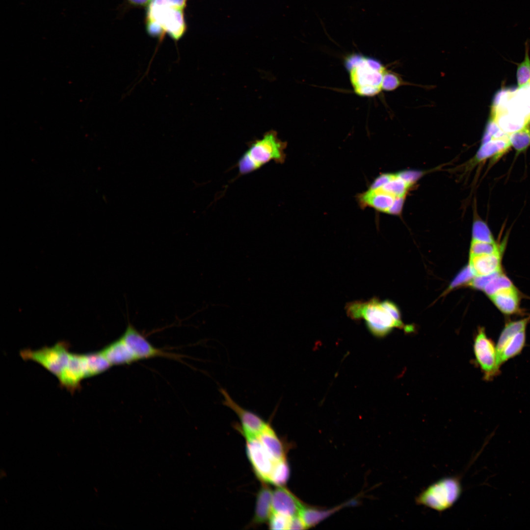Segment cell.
<instances>
[{"label": "cell", "mask_w": 530, "mask_h": 530, "mask_svg": "<svg viewBox=\"0 0 530 530\" xmlns=\"http://www.w3.org/2000/svg\"><path fill=\"white\" fill-rule=\"evenodd\" d=\"M121 337L132 351L138 361L158 357L176 359L179 358L176 354L165 352L155 347L145 337L130 323Z\"/></svg>", "instance_id": "cell-10"}, {"label": "cell", "mask_w": 530, "mask_h": 530, "mask_svg": "<svg viewBox=\"0 0 530 530\" xmlns=\"http://www.w3.org/2000/svg\"><path fill=\"white\" fill-rule=\"evenodd\" d=\"M499 251V248L495 242H488L473 240L470 248V256L491 254Z\"/></svg>", "instance_id": "cell-29"}, {"label": "cell", "mask_w": 530, "mask_h": 530, "mask_svg": "<svg viewBox=\"0 0 530 530\" xmlns=\"http://www.w3.org/2000/svg\"><path fill=\"white\" fill-rule=\"evenodd\" d=\"M523 89H524L525 93L530 99V83L523 88Z\"/></svg>", "instance_id": "cell-36"}, {"label": "cell", "mask_w": 530, "mask_h": 530, "mask_svg": "<svg viewBox=\"0 0 530 530\" xmlns=\"http://www.w3.org/2000/svg\"><path fill=\"white\" fill-rule=\"evenodd\" d=\"M247 457L256 475L263 483L269 482L275 461L265 450L258 436H244Z\"/></svg>", "instance_id": "cell-9"}, {"label": "cell", "mask_w": 530, "mask_h": 530, "mask_svg": "<svg viewBox=\"0 0 530 530\" xmlns=\"http://www.w3.org/2000/svg\"><path fill=\"white\" fill-rule=\"evenodd\" d=\"M272 491L265 484L259 490L256 499L255 509L252 524L260 525L268 521L273 512Z\"/></svg>", "instance_id": "cell-16"}, {"label": "cell", "mask_w": 530, "mask_h": 530, "mask_svg": "<svg viewBox=\"0 0 530 530\" xmlns=\"http://www.w3.org/2000/svg\"><path fill=\"white\" fill-rule=\"evenodd\" d=\"M258 437L265 450L275 462L286 458V450L283 442L269 423Z\"/></svg>", "instance_id": "cell-17"}, {"label": "cell", "mask_w": 530, "mask_h": 530, "mask_svg": "<svg viewBox=\"0 0 530 530\" xmlns=\"http://www.w3.org/2000/svg\"><path fill=\"white\" fill-rule=\"evenodd\" d=\"M462 492L460 476L447 477L425 488L416 497L415 503L417 505L443 512L455 504Z\"/></svg>", "instance_id": "cell-5"}, {"label": "cell", "mask_w": 530, "mask_h": 530, "mask_svg": "<svg viewBox=\"0 0 530 530\" xmlns=\"http://www.w3.org/2000/svg\"><path fill=\"white\" fill-rule=\"evenodd\" d=\"M273 511L290 517L298 515L304 506L290 491L283 486H278L272 491Z\"/></svg>", "instance_id": "cell-12"}, {"label": "cell", "mask_w": 530, "mask_h": 530, "mask_svg": "<svg viewBox=\"0 0 530 530\" xmlns=\"http://www.w3.org/2000/svg\"><path fill=\"white\" fill-rule=\"evenodd\" d=\"M529 46L528 42L525 43V54L523 61L517 67L516 77L519 89H521L530 83V58Z\"/></svg>", "instance_id": "cell-26"}, {"label": "cell", "mask_w": 530, "mask_h": 530, "mask_svg": "<svg viewBox=\"0 0 530 530\" xmlns=\"http://www.w3.org/2000/svg\"><path fill=\"white\" fill-rule=\"evenodd\" d=\"M476 361L484 373L486 380H490L499 373L496 348L488 338L483 328H479L474 344Z\"/></svg>", "instance_id": "cell-7"}, {"label": "cell", "mask_w": 530, "mask_h": 530, "mask_svg": "<svg viewBox=\"0 0 530 530\" xmlns=\"http://www.w3.org/2000/svg\"><path fill=\"white\" fill-rule=\"evenodd\" d=\"M352 63L349 78L354 92L362 96H373L383 87L384 68L376 60L354 54L349 58Z\"/></svg>", "instance_id": "cell-4"}, {"label": "cell", "mask_w": 530, "mask_h": 530, "mask_svg": "<svg viewBox=\"0 0 530 530\" xmlns=\"http://www.w3.org/2000/svg\"><path fill=\"white\" fill-rule=\"evenodd\" d=\"M490 298L495 305L503 313L511 314L518 310L519 296L514 287L501 290Z\"/></svg>", "instance_id": "cell-19"}, {"label": "cell", "mask_w": 530, "mask_h": 530, "mask_svg": "<svg viewBox=\"0 0 530 530\" xmlns=\"http://www.w3.org/2000/svg\"><path fill=\"white\" fill-rule=\"evenodd\" d=\"M290 470L286 458L276 461L270 474L269 482L283 486L289 478Z\"/></svg>", "instance_id": "cell-25"}, {"label": "cell", "mask_w": 530, "mask_h": 530, "mask_svg": "<svg viewBox=\"0 0 530 530\" xmlns=\"http://www.w3.org/2000/svg\"><path fill=\"white\" fill-rule=\"evenodd\" d=\"M475 274L470 265L464 268L451 282L450 289H451L464 283H470L475 277Z\"/></svg>", "instance_id": "cell-31"}, {"label": "cell", "mask_w": 530, "mask_h": 530, "mask_svg": "<svg viewBox=\"0 0 530 530\" xmlns=\"http://www.w3.org/2000/svg\"><path fill=\"white\" fill-rule=\"evenodd\" d=\"M511 147L508 137L492 139L482 143L474 158V164L492 159L494 161L502 157Z\"/></svg>", "instance_id": "cell-15"}, {"label": "cell", "mask_w": 530, "mask_h": 530, "mask_svg": "<svg viewBox=\"0 0 530 530\" xmlns=\"http://www.w3.org/2000/svg\"><path fill=\"white\" fill-rule=\"evenodd\" d=\"M286 142L278 137L275 132H270L252 142L236 163L238 176L252 173L270 161L283 164L286 158Z\"/></svg>", "instance_id": "cell-2"}, {"label": "cell", "mask_w": 530, "mask_h": 530, "mask_svg": "<svg viewBox=\"0 0 530 530\" xmlns=\"http://www.w3.org/2000/svg\"><path fill=\"white\" fill-rule=\"evenodd\" d=\"M84 378L85 374L82 354L70 353L68 362L58 378L60 384L73 393L79 388Z\"/></svg>", "instance_id": "cell-11"}, {"label": "cell", "mask_w": 530, "mask_h": 530, "mask_svg": "<svg viewBox=\"0 0 530 530\" xmlns=\"http://www.w3.org/2000/svg\"><path fill=\"white\" fill-rule=\"evenodd\" d=\"M306 528L304 522L299 515L291 518L288 530H302Z\"/></svg>", "instance_id": "cell-34"}, {"label": "cell", "mask_w": 530, "mask_h": 530, "mask_svg": "<svg viewBox=\"0 0 530 530\" xmlns=\"http://www.w3.org/2000/svg\"><path fill=\"white\" fill-rule=\"evenodd\" d=\"M130 4L138 7H147L151 0H126Z\"/></svg>", "instance_id": "cell-35"}, {"label": "cell", "mask_w": 530, "mask_h": 530, "mask_svg": "<svg viewBox=\"0 0 530 530\" xmlns=\"http://www.w3.org/2000/svg\"><path fill=\"white\" fill-rule=\"evenodd\" d=\"M392 175L393 173H385L380 175L374 180L370 186V188L375 189L381 187L391 179Z\"/></svg>", "instance_id": "cell-33"}, {"label": "cell", "mask_w": 530, "mask_h": 530, "mask_svg": "<svg viewBox=\"0 0 530 530\" xmlns=\"http://www.w3.org/2000/svg\"><path fill=\"white\" fill-rule=\"evenodd\" d=\"M525 330L520 331L513 336L506 343L497 357L498 368L509 359L520 353L525 345Z\"/></svg>", "instance_id": "cell-21"}, {"label": "cell", "mask_w": 530, "mask_h": 530, "mask_svg": "<svg viewBox=\"0 0 530 530\" xmlns=\"http://www.w3.org/2000/svg\"><path fill=\"white\" fill-rule=\"evenodd\" d=\"M508 139L511 147L516 152V156L525 152L530 147V124L509 134Z\"/></svg>", "instance_id": "cell-23"}, {"label": "cell", "mask_w": 530, "mask_h": 530, "mask_svg": "<svg viewBox=\"0 0 530 530\" xmlns=\"http://www.w3.org/2000/svg\"><path fill=\"white\" fill-rule=\"evenodd\" d=\"M339 508L340 507H338L332 510H324L304 506L298 515L306 527H310L318 524Z\"/></svg>", "instance_id": "cell-24"}, {"label": "cell", "mask_w": 530, "mask_h": 530, "mask_svg": "<svg viewBox=\"0 0 530 530\" xmlns=\"http://www.w3.org/2000/svg\"><path fill=\"white\" fill-rule=\"evenodd\" d=\"M68 349L66 343L60 342L53 346L38 350L24 349L20 354L23 359L38 363L58 378L68 362Z\"/></svg>", "instance_id": "cell-6"}, {"label": "cell", "mask_w": 530, "mask_h": 530, "mask_svg": "<svg viewBox=\"0 0 530 530\" xmlns=\"http://www.w3.org/2000/svg\"><path fill=\"white\" fill-rule=\"evenodd\" d=\"M358 202L362 208L371 207L377 211L389 213L396 202L400 198L392 196L379 189H370L360 193Z\"/></svg>", "instance_id": "cell-13"}, {"label": "cell", "mask_w": 530, "mask_h": 530, "mask_svg": "<svg viewBox=\"0 0 530 530\" xmlns=\"http://www.w3.org/2000/svg\"><path fill=\"white\" fill-rule=\"evenodd\" d=\"M220 392L223 398V405L232 410L239 420V431L244 436H258L268 423L255 413L238 404L225 389H220Z\"/></svg>", "instance_id": "cell-8"}, {"label": "cell", "mask_w": 530, "mask_h": 530, "mask_svg": "<svg viewBox=\"0 0 530 530\" xmlns=\"http://www.w3.org/2000/svg\"><path fill=\"white\" fill-rule=\"evenodd\" d=\"M82 355L85 378L102 373L111 367L101 351Z\"/></svg>", "instance_id": "cell-20"}, {"label": "cell", "mask_w": 530, "mask_h": 530, "mask_svg": "<svg viewBox=\"0 0 530 530\" xmlns=\"http://www.w3.org/2000/svg\"><path fill=\"white\" fill-rule=\"evenodd\" d=\"M291 517L273 511L268 521L269 527L270 529L274 530H288Z\"/></svg>", "instance_id": "cell-30"}, {"label": "cell", "mask_w": 530, "mask_h": 530, "mask_svg": "<svg viewBox=\"0 0 530 530\" xmlns=\"http://www.w3.org/2000/svg\"><path fill=\"white\" fill-rule=\"evenodd\" d=\"M347 316L353 320L364 319L369 331L377 337H383L393 328L404 327L401 321L397 320L377 298L367 301L357 300L345 305Z\"/></svg>", "instance_id": "cell-3"}, {"label": "cell", "mask_w": 530, "mask_h": 530, "mask_svg": "<svg viewBox=\"0 0 530 530\" xmlns=\"http://www.w3.org/2000/svg\"><path fill=\"white\" fill-rule=\"evenodd\" d=\"M514 287L511 281L501 272L490 280L484 287L483 291L490 297L496 292Z\"/></svg>", "instance_id": "cell-28"}, {"label": "cell", "mask_w": 530, "mask_h": 530, "mask_svg": "<svg viewBox=\"0 0 530 530\" xmlns=\"http://www.w3.org/2000/svg\"><path fill=\"white\" fill-rule=\"evenodd\" d=\"M188 0H151L146 7L145 24L150 36L161 38L167 34L175 41L185 34V9Z\"/></svg>", "instance_id": "cell-1"}, {"label": "cell", "mask_w": 530, "mask_h": 530, "mask_svg": "<svg viewBox=\"0 0 530 530\" xmlns=\"http://www.w3.org/2000/svg\"><path fill=\"white\" fill-rule=\"evenodd\" d=\"M530 320V317L518 321L509 322L502 332L496 346L497 358L508 341L516 333L525 330Z\"/></svg>", "instance_id": "cell-22"}, {"label": "cell", "mask_w": 530, "mask_h": 530, "mask_svg": "<svg viewBox=\"0 0 530 530\" xmlns=\"http://www.w3.org/2000/svg\"><path fill=\"white\" fill-rule=\"evenodd\" d=\"M101 352L111 366L130 365L138 361L121 337L106 345Z\"/></svg>", "instance_id": "cell-14"}, {"label": "cell", "mask_w": 530, "mask_h": 530, "mask_svg": "<svg viewBox=\"0 0 530 530\" xmlns=\"http://www.w3.org/2000/svg\"><path fill=\"white\" fill-rule=\"evenodd\" d=\"M501 272V270H500L488 275L476 276L470 281L469 285L477 289L483 290L484 287L490 280Z\"/></svg>", "instance_id": "cell-32"}, {"label": "cell", "mask_w": 530, "mask_h": 530, "mask_svg": "<svg viewBox=\"0 0 530 530\" xmlns=\"http://www.w3.org/2000/svg\"><path fill=\"white\" fill-rule=\"evenodd\" d=\"M472 240L495 242L488 226L486 222L479 217L475 218L473 224Z\"/></svg>", "instance_id": "cell-27"}, {"label": "cell", "mask_w": 530, "mask_h": 530, "mask_svg": "<svg viewBox=\"0 0 530 530\" xmlns=\"http://www.w3.org/2000/svg\"><path fill=\"white\" fill-rule=\"evenodd\" d=\"M500 252L470 256V266L476 276L488 275L501 270Z\"/></svg>", "instance_id": "cell-18"}]
</instances>
